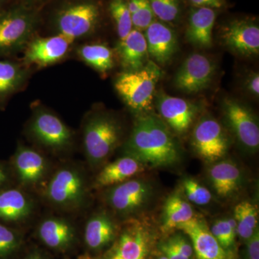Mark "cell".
<instances>
[{"label":"cell","mask_w":259,"mask_h":259,"mask_svg":"<svg viewBox=\"0 0 259 259\" xmlns=\"http://www.w3.org/2000/svg\"><path fill=\"white\" fill-rule=\"evenodd\" d=\"M123 149L125 154L136 158L145 168L175 166L182 158L180 145L171 130L151 112L138 116Z\"/></svg>","instance_id":"obj_1"},{"label":"cell","mask_w":259,"mask_h":259,"mask_svg":"<svg viewBox=\"0 0 259 259\" xmlns=\"http://www.w3.org/2000/svg\"><path fill=\"white\" fill-rule=\"evenodd\" d=\"M123 127L110 112H90L83 123V145L87 159L93 168L100 166L122 144Z\"/></svg>","instance_id":"obj_2"},{"label":"cell","mask_w":259,"mask_h":259,"mask_svg":"<svg viewBox=\"0 0 259 259\" xmlns=\"http://www.w3.org/2000/svg\"><path fill=\"white\" fill-rule=\"evenodd\" d=\"M162 70L150 60L142 69L124 71L116 77L114 87L122 101L136 113L151 112L156 86L161 79Z\"/></svg>","instance_id":"obj_3"},{"label":"cell","mask_w":259,"mask_h":259,"mask_svg":"<svg viewBox=\"0 0 259 259\" xmlns=\"http://www.w3.org/2000/svg\"><path fill=\"white\" fill-rule=\"evenodd\" d=\"M37 17L22 6L0 10V59L13 58L22 52L35 36Z\"/></svg>","instance_id":"obj_4"},{"label":"cell","mask_w":259,"mask_h":259,"mask_svg":"<svg viewBox=\"0 0 259 259\" xmlns=\"http://www.w3.org/2000/svg\"><path fill=\"white\" fill-rule=\"evenodd\" d=\"M32 110L26 133L32 141L54 152L71 148L74 134L59 116L37 102L32 105Z\"/></svg>","instance_id":"obj_5"},{"label":"cell","mask_w":259,"mask_h":259,"mask_svg":"<svg viewBox=\"0 0 259 259\" xmlns=\"http://www.w3.org/2000/svg\"><path fill=\"white\" fill-rule=\"evenodd\" d=\"M100 7L90 0L74 2L62 7L56 13L54 28L58 35L74 42L93 35L100 23Z\"/></svg>","instance_id":"obj_6"},{"label":"cell","mask_w":259,"mask_h":259,"mask_svg":"<svg viewBox=\"0 0 259 259\" xmlns=\"http://www.w3.org/2000/svg\"><path fill=\"white\" fill-rule=\"evenodd\" d=\"M156 190L151 182L132 178L107 188L105 201L112 210L123 218L144 212L152 203Z\"/></svg>","instance_id":"obj_7"},{"label":"cell","mask_w":259,"mask_h":259,"mask_svg":"<svg viewBox=\"0 0 259 259\" xmlns=\"http://www.w3.org/2000/svg\"><path fill=\"white\" fill-rule=\"evenodd\" d=\"M226 127L242 147L250 153L259 147V125L256 115L243 102L226 97L221 102Z\"/></svg>","instance_id":"obj_8"},{"label":"cell","mask_w":259,"mask_h":259,"mask_svg":"<svg viewBox=\"0 0 259 259\" xmlns=\"http://www.w3.org/2000/svg\"><path fill=\"white\" fill-rule=\"evenodd\" d=\"M45 196L49 202L59 208H79L84 203L87 197L84 177L74 167H63L51 177Z\"/></svg>","instance_id":"obj_9"},{"label":"cell","mask_w":259,"mask_h":259,"mask_svg":"<svg viewBox=\"0 0 259 259\" xmlns=\"http://www.w3.org/2000/svg\"><path fill=\"white\" fill-rule=\"evenodd\" d=\"M191 144L204 161L215 162L226 156L231 141L224 127L212 116L205 115L194 126Z\"/></svg>","instance_id":"obj_10"},{"label":"cell","mask_w":259,"mask_h":259,"mask_svg":"<svg viewBox=\"0 0 259 259\" xmlns=\"http://www.w3.org/2000/svg\"><path fill=\"white\" fill-rule=\"evenodd\" d=\"M215 62L202 54H190L182 62L173 79L174 87L186 95H196L207 90L215 76Z\"/></svg>","instance_id":"obj_11"},{"label":"cell","mask_w":259,"mask_h":259,"mask_svg":"<svg viewBox=\"0 0 259 259\" xmlns=\"http://www.w3.org/2000/svg\"><path fill=\"white\" fill-rule=\"evenodd\" d=\"M151 235L144 223L130 219L124 224L111 248L95 259H146Z\"/></svg>","instance_id":"obj_12"},{"label":"cell","mask_w":259,"mask_h":259,"mask_svg":"<svg viewBox=\"0 0 259 259\" xmlns=\"http://www.w3.org/2000/svg\"><path fill=\"white\" fill-rule=\"evenodd\" d=\"M221 44L227 50L243 58L256 57L259 54V27L254 20L235 19L221 27Z\"/></svg>","instance_id":"obj_13"},{"label":"cell","mask_w":259,"mask_h":259,"mask_svg":"<svg viewBox=\"0 0 259 259\" xmlns=\"http://www.w3.org/2000/svg\"><path fill=\"white\" fill-rule=\"evenodd\" d=\"M154 99L160 118L180 136L187 134L201 110L198 102L171 96L163 91L155 94Z\"/></svg>","instance_id":"obj_14"},{"label":"cell","mask_w":259,"mask_h":259,"mask_svg":"<svg viewBox=\"0 0 259 259\" xmlns=\"http://www.w3.org/2000/svg\"><path fill=\"white\" fill-rule=\"evenodd\" d=\"M73 42L61 35L34 36L24 49L22 61L30 69H41L64 60Z\"/></svg>","instance_id":"obj_15"},{"label":"cell","mask_w":259,"mask_h":259,"mask_svg":"<svg viewBox=\"0 0 259 259\" xmlns=\"http://www.w3.org/2000/svg\"><path fill=\"white\" fill-rule=\"evenodd\" d=\"M144 34L149 59L159 66L171 64L179 50L176 32L167 24L155 20Z\"/></svg>","instance_id":"obj_16"},{"label":"cell","mask_w":259,"mask_h":259,"mask_svg":"<svg viewBox=\"0 0 259 259\" xmlns=\"http://www.w3.org/2000/svg\"><path fill=\"white\" fill-rule=\"evenodd\" d=\"M190 237L198 259H233L231 253L220 244L203 220L193 218L177 227Z\"/></svg>","instance_id":"obj_17"},{"label":"cell","mask_w":259,"mask_h":259,"mask_svg":"<svg viewBox=\"0 0 259 259\" xmlns=\"http://www.w3.org/2000/svg\"><path fill=\"white\" fill-rule=\"evenodd\" d=\"M31 70L21 59H0V110H4L12 97L25 90Z\"/></svg>","instance_id":"obj_18"},{"label":"cell","mask_w":259,"mask_h":259,"mask_svg":"<svg viewBox=\"0 0 259 259\" xmlns=\"http://www.w3.org/2000/svg\"><path fill=\"white\" fill-rule=\"evenodd\" d=\"M15 174L24 186L37 185L44 180L48 171L46 158L35 150L19 144L13 158Z\"/></svg>","instance_id":"obj_19"},{"label":"cell","mask_w":259,"mask_h":259,"mask_svg":"<svg viewBox=\"0 0 259 259\" xmlns=\"http://www.w3.org/2000/svg\"><path fill=\"white\" fill-rule=\"evenodd\" d=\"M216 17L214 10L193 7L190 10L186 28V40L192 47L199 49L212 47L213 28Z\"/></svg>","instance_id":"obj_20"},{"label":"cell","mask_w":259,"mask_h":259,"mask_svg":"<svg viewBox=\"0 0 259 259\" xmlns=\"http://www.w3.org/2000/svg\"><path fill=\"white\" fill-rule=\"evenodd\" d=\"M144 169L145 167L141 162L125 154L105 165L97 175L94 186L97 189L109 188L134 178Z\"/></svg>","instance_id":"obj_21"},{"label":"cell","mask_w":259,"mask_h":259,"mask_svg":"<svg viewBox=\"0 0 259 259\" xmlns=\"http://www.w3.org/2000/svg\"><path fill=\"white\" fill-rule=\"evenodd\" d=\"M116 52L124 71L142 69L151 60L144 34L135 28L125 39L119 40Z\"/></svg>","instance_id":"obj_22"},{"label":"cell","mask_w":259,"mask_h":259,"mask_svg":"<svg viewBox=\"0 0 259 259\" xmlns=\"http://www.w3.org/2000/svg\"><path fill=\"white\" fill-rule=\"evenodd\" d=\"M37 236L47 246L52 249L64 250L74 243V226L64 218L51 217L42 221L37 228Z\"/></svg>","instance_id":"obj_23"},{"label":"cell","mask_w":259,"mask_h":259,"mask_svg":"<svg viewBox=\"0 0 259 259\" xmlns=\"http://www.w3.org/2000/svg\"><path fill=\"white\" fill-rule=\"evenodd\" d=\"M117 226L110 214L97 212L89 218L84 228V241L93 250H101L115 241Z\"/></svg>","instance_id":"obj_24"},{"label":"cell","mask_w":259,"mask_h":259,"mask_svg":"<svg viewBox=\"0 0 259 259\" xmlns=\"http://www.w3.org/2000/svg\"><path fill=\"white\" fill-rule=\"evenodd\" d=\"M33 204L25 192L18 189L0 191V221L18 223L30 217Z\"/></svg>","instance_id":"obj_25"},{"label":"cell","mask_w":259,"mask_h":259,"mask_svg":"<svg viewBox=\"0 0 259 259\" xmlns=\"http://www.w3.org/2000/svg\"><path fill=\"white\" fill-rule=\"evenodd\" d=\"M209 178L216 193L220 197H228L239 189L242 173L236 163L226 160L218 162L211 167Z\"/></svg>","instance_id":"obj_26"},{"label":"cell","mask_w":259,"mask_h":259,"mask_svg":"<svg viewBox=\"0 0 259 259\" xmlns=\"http://www.w3.org/2000/svg\"><path fill=\"white\" fill-rule=\"evenodd\" d=\"M76 54L81 61L102 76H107L115 68V52L106 44H83L76 49Z\"/></svg>","instance_id":"obj_27"},{"label":"cell","mask_w":259,"mask_h":259,"mask_svg":"<svg viewBox=\"0 0 259 259\" xmlns=\"http://www.w3.org/2000/svg\"><path fill=\"white\" fill-rule=\"evenodd\" d=\"M193 218L194 210L191 204L180 194H172L163 206L162 231H170Z\"/></svg>","instance_id":"obj_28"},{"label":"cell","mask_w":259,"mask_h":259,"mask_svg":"<svg viewBox=\"0 0 259 259\" xmlns=\"http://www.w3.org/2000/svg\"><path fill=\"white\" fill-rule=\"evenodd\" d=\"M237 233L243 240H248L258 230V211L256 206L248 201L237 204L234 209Z\"/></svg>","instance_id":"obj_29"},{"label":"cell","mask_w":259,"mask_h":259,"mask_svg":"<svg viewBox=\"0 0 259 259\" xmlns=\"http://www.w3.org/2000/svg\"><path fill=\"white\" fill-rule=\"evenodd\" d=\"M109 10L115 23L119 40H122L134 29L127 2L126 0H110Z\"/></svg>","instance_id":"obj_30"},{"label":"cell","mask_w":259,"mask_h":259,"mask_svg":"<svg viewBox=\"0 0 259 259\" xmlns=\"http://www.w3.org/2000/svg\"><path fill=\"white\" fill-rule=\"evenodd\" d=\"M136 30H145L156 20L148 0H126Z\"/></svg>","instance_id":"obj_31"},{"label":"cell","mask_w":259,"mask_h":259,"mask_svg":"<svg viewBox=\"0 0 259 259\" xmlns=\"http://www.w3.org/2000/svg\"><path fill=\"white\" fill-rule=\"evenodd\" d=\"M155 18L163 23L178 21L182 12L181 0H148Z\"/></svg>","instance_id":"obj_32"},{"label":"cell","mask_w":259,"mask_h":259,"mask_svg":"<svg viewBox=\"0 0 259 259\" xmlns=\"http://www.w3.org/2000/svg\"><path fill=\"white\" fill-rule=\"evenodd\" d=\"M214 238L223 248H230L234 243L237 234L236 222L234 218L218 220L210 230Z\"/></svg>","instance_id":"obj_33"},{"label":"cell","mask_w":259,"mask_h":259,"mask_svg":"<svg viewBox=\"0 0 259 259\" xmlns=\"http://www.w3.org/2000/svg\"><path fill=\"white\" fill-rule=\"evenodd\" d=\"M183 189L189 201L197 205H206L212 200V194L208 189L191 178L183 181Z\"/></svg>","instance_id":"obj_34"},{"label":"cell","mask_w":259,"mask_h":259,"mask_svg":"<svg viewBox=\"0 0 259 259\" xmlns=\"http://www.w3.org/2000/svg\"><path fill=\"white\" fill-rule=\"evenodd\" d=\"M21 241L17 232L0 223V259L13 255L20 248Z\"/></svg>","instance_id":"obj_35"},{"label":"cell","mask_w":259,"mask_h":259,"mask_svg":"<svg viewBox=\"0 0 259 259\" xmlns=\"http://www.w3.org/2000/svg\"><path fill=\"white\" fill-rule=\"evenodd\" d=\"M242 87L247 94L258 98L259 97V74L258 71H249L244 77Z\"/></svg>","instance_id":"obj_36"},{"label":"cell","mask_w":259,"mask_h":259,"mask_svg":"<svg viewBox=\"0 0 259 259\" xmlns=\"http://www.w3.org/2000/svg\"><path fill=\"white\" fill-rule=\"evenodd\" d=\"M166 242L184 256L190 259L192 258L194 253L193 247L184 237L177 235Z\"/></svg>","instance_id":"obj_37"},{"label":"cell","mask_w":259,"mask_h":259,"mask_svg":"<svg viewBox=\"0 0 259 259\" xmlns=\"http://www.w3.org/2000/svg\"><path fill=\"white\" fill-rule=\"evenodd\" d=\"M248 259H259V233L258 230L248 240Z\"/></svg>","instance_id":"obj_38"},{"label":"cell","mask_w":259,"mask_h":259,"mask_svg":"<svg viewBox=\"0 0 259 259\" xmlns=\"http://www.w3.org/2000/svg\"><path fill=\"white\" fill-rule=\"evenodd\" d=\"M194 8H206L215 10L224 6V0H189Z\"/></svg>","instance_id":"obj_39"},{"label":"cell","mask_w":259,"mask_h":259,"mask_svg":"<svg viewBox=\"0 0 259 259\" xmlns=\"http://www.w3.org/2000/svg\"><path fill=\"white\" fill-rule=\"evenodd\" d=\"M161 249L162 252L164 253L165 256L168 259H190L181 254L180 252L177 251L167 242L161 245Z\"/></svg>","instance_id":"obj_40"},{"label":"cell","mask_w":259,"mask_h":259,"mask_svg":"<svg viewBox=\"0 0 259 259\" xmlns=\"http://www.w3.org/2000/svg\"><path fill=\"white\" fill-rule=\"evenodd\" d=\"M8 180V172L5 169L4 167L0 165V187L6 183Z\"/></svg>","instance_id":"obj_41"},{"label":"cell","mask_w":259,"mask_h":259,"mask_svg":"<svg viewBox=\"0 0 259 259\" xmlns=\"http://www.w3.org/2000/svg\"><path fill=\"white\" fill-rule=\"evenodd\" d=\"M23 259H46L45 257L38 252H32Z\"/></svg>","instance_id":"obj_42"},{"label":"cell","mask_w":259,"mask_h":259,"mask_svg":"<svg viewBox=\"0 0 259 259\" xmlns=\"http://www.w3.org/2000/svg\"><path fill=\"white\" fill-rule=\"evenodd\" d=\"M8 0H0V10L8 6Z\"/></svg>","instance_id":"obj_43"},{"label":"cell","mask_w":259,"mask_h":259,"mask_svg":"<svg viewBox=\"0 0 259 259\" xmlns=\"http://www.w3.org/2000/svg\"><path fill=\"white\" fill-rule=\"evenodd\" d=\"M157 259H168V258H167L165 256V255H163V256L159 257V258H158Z\"/></svg>","instance_id":"obj_44"},{"label":"cell","mask_w":259,"mask_h":259,"mask_svg":"<svg viewBox=\"0 0 259 259\" xmlns=\"http://www.w3.org/2000/svg\"><path fill=\"white\" fill-rule=\"evenodd\" d=\"M27 1H28V2H36V1H38V0H27Z\"/></svg>","instance_id":"obj_45"}]
</instances>
